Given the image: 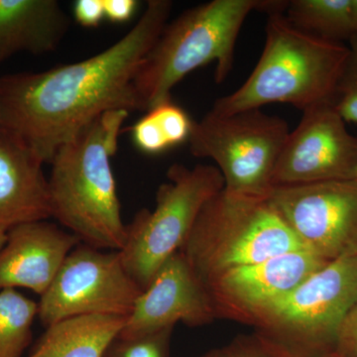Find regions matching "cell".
I'll return each instance as SVG.
<instances>
[{
    "label": "cell",
    "instance_id": "cell-18",
    "mask_svg": "<svg viewBox=\"0 0 357 357\" xmlns=\"http://www.w3.org/2000/svg\"><path fill=\"white\" fill-rule=\"evenodd\" d=\"M285 13L294 27L318 38L340 43L354 36L351 0H292Z\"/></svg>",
    "mask_w": 357,
    "mask_h": 357
},
{
    "label": "cell",
    "instance_id": "cell-5",
    "mask_svg": "<svg viewBox=\"0 0 357 357\" xmlns=\"http://www.w3.org/2000/svg\"><path fill=\"white\" fill-rule=\"evenodd\" d=\"M302 248L269 197L223 189L204 206L180 252L204 285L225 270Z\"/></svg>",
    "mask_w": 357,
    "mask_h": 357
},
{
    "label": "cell",
    "instance_id": "cell-10",
    "mask_svg": "<svg viewBox=\"0 0 357 357\" xmlns=\"http://www.w3.org/2000/svg\"><path fill=\"white\" fill-rule=\"evenodd\" d=\"M270 202L303 248L331 262L357 255V180L275 187Z\"/></svg>",
    "mask_w": 357,
    "mask_h": 357
},
{
    "label": "cell",
    "instance_id": "cell-6",
    "mask_svg": "<svg viewBox=\"0 0 357 357\" xmlns=\"http://www.w3.org/2000/svg\"><path fill=\"white\" fill-rule=\"evenodd\" d=\"M357 301V255L328 262L248 324L282 357L335 351L338 330Z\"/></svg>",
    "mask_w": 357,
    "mask_h": 357
},
{
    "label": "cell",
    "instance_id": "cell-22",
    "mask_svg": "<svg viewBox=\"0 0 357 357\" xmlns=\"http://www.w3.org/2000/svg\"><path fill=\"white\" fill-rule=\"evenodd\" d=\"M349 56L332 98L333 107L345 122L357 124V37L351 40Z\"/></svg>",
    "mask_w": 357,
    "mask_h": 357
},
{
    "label": "cell",
    "instance_id": "cell-12",
    "mask_svg": "<svg viewBox=\"0 0 357 357\" xmlns=\"http://www.w3.org/2000/svg\"><path fill=\"white\" fill-rule=\"evenodd\" d=\"M328 263L307 249H297L225 270L211 277L204 287L217 317L225 314L248 323Z\"/></svg>",
    "mask_w": 357,
    "mask_h": 357
},
{
    "label": "cell",
    "instance_id": "cell-1",
    "mask_svg": "<svg viewBox=\"0 0 357 357\" xmlns=\"http://www.w3.org/2000/svg\"><path fill=\"white\" fill-rule=\"evenodd\" d=\"M172 7L169 0H150L130 31L81 62L0 77V128L50 163L59 147L100 115L139 110L134 77Z\"/></svg>",
    "mask_w": 357,
    "mask_h": 357
},
{
    "label": "cell",
    "instance_id": "cell-16",
    "mask_svg": "<svg viewBox=\"0 0 357 357\" xmlns=\"http://www.w3.org/2000/svg\"><path fill=\"white\" fill-rule=\"evenodd\" d=\"M70 25L56 0H0V63L24 52L55 51Z\"/></svg>",
    "mask_w": 357,
    "mask_h": 357
},
{
    "label": "cell",
    "instance_id": "cell-7",
    "mask_svg": "<svg viewBox=\"0 0 357 357\" xmlns=\"http://www.w3.org/2000/svg\"><path fill=\"white\" fill-rule=\"evenodd\" d=\"M167 178L156 192L154 210H140L126 225L119 250L124 267L142 291L182 248L204 206L225 189L222 173L213 165L174 164Z\"/></svg>",
    "mask_w": 357,
    "mask_h": 357
},
{
    "label": "cell",
    "instance_id": "cell-30",
    "mask_svg": "<svg viewBox=\"0 0 357 357\" xmlns=\"http://www.w3.org/2000/svg\"><path fill=\"white\" fill-rule=\"evenodd\" d=\"M314 357H340V356H337V354H335V352H332V354H321V356H314Z\"/></svg>",
    "mask_w": 357,
    "mask_h": 357
},
{
    "label": "cell",
    "instance_id": "cell-27",
    "mask_svg": "<svg viewBox=\"0 0 357 357\" xmlns=\"http://www.w3.org/2000/svg\"><path fill=\"white\" fill-rule=\"evenodd\" d=\"M352 21H354V36L357 37V0H351Z\"/></svg>",
    "mask_w": 357,
    "mask_h": 357
},
{
    "label": "cell",
    "instance_id": "cell-28",
    "mask_svg": "<svg viewBox=\"0 0 357 357\" xmlns=\"http://www.w3.org/2000/svg\"><path fill=\"white\" fill-rule=\"evenodd\" d=\"M199 357H223L222 349H213V351L206 352Z\"/></svg>",
    "mask_w": 357,
    "mask_h": 357
},
{
    "label": "cell",
    "instance_id": "cell-24",
    "mask_svg": "<svg viewBox=\"0 0 357 357\" xmlns=\"http://www.w3.org/2000/svg\"><path fill=\"white\" fill-rule=\"evenodd\" d=\"M333 352L340 357H357V301L340 325Z\"/></svg>",
    "mask_w": 357,
    "mask_h": 357
},
{
    "label": "cell",
    "instance_id": "cell-14",
    "mask_svg": "<svg viewBox=\"0 0 357 357\" xmlns=\"http://www.w3.org/2000/svg\"><path fill=\"white\" fill-rule=\"evenodd\" d=\"M81 243L72 232L46 220L13 227L0 248V291L26 288L41 297Z\"/></svg>",
    "mask_w": 357,
    "mask_h": 357
},
{
    "label": "cell",
    "instance_id": "cell-26",
    "mask_svg": "<svg viewBox=\"0 0 357 357\" xmlns=\"http://www.w3.org/2000/svg\"><path fill=\"white\" fill-rule=\"evenodd\" d=\"M139 2L136 0H103L105 15L114 23L126 22L137 10Z\"/></svg>",
    "mask_w": 357,
    "mask_h": 357
},
{
    "label": "cell",
    "instance_id": "cell-31",
    "mask_svg": "<svg viewBox=\"0 0 357 357\" xmlns=\"http://www.w3.org/2000/svg\"><path fill=\"white\" fill-rule=\"evenodd\" d=\"M354 178H356V180H357V167L356 171H354Z\"/></svg>",
    "mask_w": 357,
    "mask_h": 357
},
{
    "label": "cell",
    "instance_id": "cell-17",
    "mask_svg": "<svg viewBox=\"0 0 357 357\" xmlns=\"http://www.w3.org/2000/svg\"><path fill=\"white\" fill-rule=\"evenodd\" d=\"M128 317L93 314L46 326L28 357H103Z\"/></svg>",
    "mask_w": 357,
    "mask_h": 357
},
{
    "label": "cell",
    "instance_id": "cell-4",
    "mask_svg": "<svg viewBox=\"0 0 357 357\" xmlns=\"http://www.w3.org/2000/svg\"><path fill=\"white\" fill-rule=\"evenodd\" d=\"M269 0H213L167 23L134 77L139 110L171 100V91L192 70L217 62L222 83L234 66V48L252 11L266 13Z\"/></svg>",
    "mask_w": 357,
    "mask_h": 357
},
{
    "label": "cell",
    "instance_id": "cell-25",
    "mask_svg": "<svg viewBox=\"0 0 357 357\" xmlns=\"http://www.w3.org/2000/svg\"><path fill=\"white\" fill-rule=\"evenodd\" d=\"M74 16L84 27H96L105 18L103 0H77Z\"/></svg>",
    "mask_w": 357,
    "mask_h": 357
},
{
    "label": "cell",
    "instance_id": "cell-29",
    "mask_svg": "<svg viewBox=\"0 0 357 357\" xmlns=\"http://www.w3.org/2000/svg\"><path fill=\"white\" fill-rule=\"evenodd\" d=\"M6 234L7 232L0 231V248L4 245L6 241Z\"/></svg>",
    "mask_w": 357,
    "mask_h": 357
},
{
    "label": "cell",
    "instance_id": "cell-20",
    "mask_svg": "<svg viewBox=\"0 0 357 357\" xmlns=\"http://www.w3.org/2000/svg\"><path fill=\"white\" fill-rule=\"evenodd\" d=\"M38 304L15 289L0 291V357H22L32 340Z\"/></svg>",
    "mask_w": 357,
    "mask_h": 357
},
{
    "label": "cell",
    "instance_id": "cell-2",
    "mask_svg": "<svg viewBox=\"0 0 357 357\" xmlns=\"http://www.w3.org/2000/svg\"><path fill=\"white\" fill-rule=\"evenodd\" d=\"M128 110L105 112L59 147L48 178L52 218L82 243L119 251L126 225L112 168Z\"/></svg>",
    "mask_w": 357,
    "mask_h": 357
},
{
    "label": "cell",
    "instance_id": "cell-19",
    "mask_svg": "<svg viewBox=\"0 0 357 357\" xmlns=\"http://www.w3.org/2000/svg\"><path fill=\"white\" fill-rule=\"evenodd\" d=\"M194 121L182 107L168 100L149 109L134 124L135 146L146 154H159L189 140Z\"/></svg>",
    "mask_w": 357,
    "mask_h": 357
},
{
    "label": "cell",
    "instance_id": "cell-8",
    "mask_svg": "<svg viewBox=\"0 0 357 357\" xmlns=\"http://www.w3.org/2000/svg\"><path fill=\"white\" fill-rule=\"evenodd\" d=\"M289 133L287 122L261 109L227 115L210 110L201 121H194L188 142L192 156L217 164L225 192L268 198Z\"/></svg>",
    "mask_w": 357,
    "mask_h": 357
},
{
    "label": "cell",
    "instance_id": "cell-9",
    "mask_svg": "<svg viewBox=\"0 0 357 357\" xmlns=\"http://www.w3.org/2000/svg\"><path fill=\"white\" fill-rule=\"evenodd\" d=\"M141 293L119 251L105 252L81 243L41 296L38 317L46 326L93 314L128 317Z\"/></svg>",
    "mask_w": 357,
    "mask_h": 357
},
{
    "label": "cell",
    "instance_id": "cell-11",
    "mask_svg": "<svg viewBox=\"0 0 357 357\" xmlns=\"http://www.w3.org/2000/svg\"><path fill=\"white\" fill-rule=\"evenodd\" d=\"M356 167L357 137L326 100L303 110L277 162L273 187L354 178Z\"/></svg>",
    "mask_w": 357,
    "mask_h": 357
},
{
    "label": "cell",
    "instance_id": "cell-13",
    "mask_svg": "<svg viewBox=\"0 0 357 357\" xmlns=\"http://www.w3.org/2000/svg\"><path fill=\"white\" fill-rule=\"evenodd\" d=\"M217 318L206 288L185 256L178 251L158 270L136 301L119 337L148 335L178 323L189 326L210 324Z\"/></svg>",
    "mask_w": 357,
    "mask_h": 357
},
{
    "label": "cell",
    "instance_id": "cell-3",
    "mask_svg": "<svg viewBox=\"0 0 357 357\" xmlns=\"http://www.w3.org/2000/svg\"><path fill=\"white\" fill-rule=\"evenodd\" d=\"M349 56L344 45L301 31L282 13L269 14L255 70L241 88L215 100L211 112L227 115L275 102L303 112L332 100Z\"/></svg>",
    "mask_w": 357,
    "mask_h": 357
},
{
    "label": "cell",
    "instance_id": "cell-15",
    "mask_svg": "<svg viewBox=\"0 0 357 357\" xmlns=\"http://www.w3.org/2000/svg\"><path fill=\"white\" fill-rule=\"evenodd\" d=\"M43 164L24 141L0 128V231L52 218Z\"/></svg>",
    "mask_w": 357,
    "mask_h": 357
},
{
    "label": "cell",
    "instance_id": "cell-23",
    "mask_svg": "<svg viewBox=\"0 0 357 357\" xmlns=\"http://www.w3.org/2000/svg\"><path fill=\"white\" fill-rule=\"evenodd\" d=\"M223 357H282L259 335H239L222 349Z\"/></svg>",
    "mask_w": 357,
    "mask_h": 357
},
{
    "label": "cell",
    "instance_id": "cell-21",
    "mask_svg": "<svg viewBox=\"0 0 357 357\" xmlns=\"http://www.w3.org/2000/svg\"><path fill=\"white\" fill-rule=\"evenodd\" d=\"M174 328L139 337L115 338L103 357H169Z\"/></svg>",
    "mask_w": 357,
    "mask_h": 357
}]
</instances>
